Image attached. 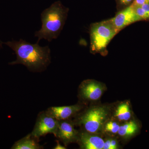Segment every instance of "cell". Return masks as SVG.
<instances>
[{
  "label": "cell",
  "instance_id": "17",
  "mask_svg": "<svg viewBox=\"0 0 149 149\" xmlns=\"http://www.w3.org/2000/svg\"><path fill=\"white\" fill-rule=\"evenodd\" d=\"M146 3H149V0H134L131 5L133 6H141Z\"/></svg>",
  "mask_w": 149,
  "mask_h": 149
},
{
  "label": "cell",
  "instance_id": "9",
  "mask_svg": "<svg viewBox=\"0 0 149 149\" xmlns=\"http://www.w3.org/2000/svg\"><path fill=\"white\" fill-rule=\"evenodd\" d=\"M82 108L78 104L69 106L52 107L48 108L45 112L48 115L57 120H67L80 111Z\"/></svg>",
  "mask_w": 149,
  "mask_h": 149
},
{
  "label": "cell",
  "instance_id": "16",
  "mask_svg": "<svg viewBox=\"0 0 149 149\" xmlns=\"http://www.w3.org/2000/svg\"><path fill=\"white\" fill-rule=\"evenodd\" d=\"M118 10L120 11L129 6L134 0H116Z\"/></svg>",
  "mask_w": 149,
  "mask_h": 149
},
{
  "label": "cell",
  "instance_id": "1",
  "mask_svg": "<svg viewBox=\"0 0 149 149\" xmlns=\"http://www.w3.org/2000/svg\"><path fill=\"white\" fill-rule=\"evenodd\" d=\"M11 48L17 56L16 61L12 64H22L30 71H41L47 68L51 62L50 49L48 46L41 47L20 40L2 42Z\"/></svg>",
  "mask_w": 149,
  "mask_h": 149
},
{
  "label": "cell",
  "instance_id": "6",
  "mask_svg": "<svg viewBox=\"0 0 149 149\" xmlns=\"http://www.w3.org/2000/svg\"><path fill=\"white\" fill-rule=\"evenodd\" d=\"M111 20L118 32L134 22L141 21L131 5L118 11L115 16L111 18Z\"/></svg>",
  "mask_w": 149,
  "mask_h": 149
},
{
  "label": "cell",
  "instance_id": "8",
  "mask_svg": "<svg viewBox=\"0 0 149 149\" xmlns=\"http://www.w3.org/2000/svg\"><path fill=\"white\" fill-rule=\"evenodd\" d=\"M79 134L72 123L67 120H59L58 128L56 137L65 146L78 141Z\"/></svg>",
  "mask_w": 149,
  "mask_h": 149
},
{
  "label": "cell",
  "instance_id": "13",
  "mask_svg": "<svg viewBox=\"0 0 149 149\" xmlns=\"http://www.w3.org/2000/svg\"><path fill=\"white\" fill-rule=\"evenodd\" d=\"M130 105L128 102L123 103L118 107L116 111V117L119 121H128L131 117Z\"/></svg>",
  "mask_w": 149,
  "mask_h": 149
},
{
  "label": "cell",
  "instance_id": "14",
  "mask_svg": "<svg viewBox=\"0 0 149 149\" xmlns=\"http://www.w3.org/2000/svg\"><path fill=\"white\" fill-rule=\"evenodd\" d=\"M120 125L117 122L110 121L105 123L102 128L105 132L110 134H116L118 133Z\"/></svg>",
  "mask_w": 149,
  "mask_h": 149
},
{
  "label": "cell",
  "instance_id": "2",
  "mask_svg": "<svg viewBox=\"0 0 149 149\" xmlns=\"http://www.w3.org/2000/svg\"><path fill=\"white\" fill-rule=\"evenodd\" d=\"M69 9L60 1L55 2L41 14L42 26L35 33L38 42L42 39L51 42L58 37L66 21Z\"/></svg>",
  "mask_w": 149,
  "mask_h": 149
},
{
  "label": "cell",
  "instance_id": "15",
  "mask_svg": "<svg viewBox=\"0 0 149 149\" xmlns=\"http://www.w3.org/2000/svg\"><path fill=\"white\" fill-rule=\"evenodd\" d=\"M118 144L116 140L109 139L104 141L103 149H117L118 148Z\"/></svg>",
  "mask_w": 149,
  "mask_h": 149
},
{
  "label": "cell",
  "instance_id": "12",
  "mask_svg": "<svg viewBox=\"0 0 149 149\" xmlns=\"http://www.w3.org/2000/svg\"><path fill=\"white\" fill-rule=\"evenodd\" d=\"M139 129L138 124L134 120H130L122 125H120L118 134L123 138H129L133 136Z\"/></svg>",
  "mask_w": 149,
  "mask_h": 149
},
{
  "label": "cell",
  "instance_id": "3",
  "mask_svg": "<svg viewBox=\"0 0 149 149\" xmlns=\"http://www.w3.org/2000/svg\"><path fill=\"white\" fill-rule=\"evenodd\" d=\"M118 33L111 19L91 24L90 27L91 53L107 55V46Z\"/></svg>",
  "mask_w": 149,
  "mask_h": 149
},
{
  "label": "cell",
  "instance_id": "10",
  "mask_svg": "<svg viewBox=\"0 0 149 149\" xmlns=\"http://www.w3.org/2000/svg\"><path fill=\"white\" fill-rule=\"evenodd\" d=\"M77 141L81 148L85 149H103L104 143L100 136L87 132L79 134Z\"/></svg>",
  "mask_w": 149,
  "mask_h": 149
},
{
  "label": "cell",
  "instance_id": "5",
  "mask_svg": "<svg viewBox=\"0 0 149 149\" xmlns=\"http://www.w3.org/2000/svg\"><path fill=\"white\" fill-rule=\"evenodd\" d=\"M58 121L54 118L48 115L45 112H42L37 117L36 124L31 134L38 139L49 133L53 134L56 137L58 128Z\"/></svg>",
  "mask_w": 149,
  "mask_h": 149
},
{
  "label": "cell",
  "instance_id": "7",
  "mask_svg": "<svg viewBox=\"0 0 149 149\" xmlns=\"http://www.w3.org/2000/svg\"><path fill=\"white\" fill-rule=\"evenodd\" d=\"M80 95L83 98L96 101L101 97L104 91V87L100 82L93 80H85L80 86Z\"/></svg>",
  "mask_w": 149,
  "mask_h": 149
},
{
  "label": "cell",
  "instance_id": "11",
  "mask_svg": "<svg viewBox=\"0 0 149 149\" xmlns=\"http://www.w3.org/2000/svg\"><path fill=\"white\" fill-rule=\"evenodd\" d=\"M39 139L32 136L31 133L17 142L13 149H40L42 148L39 143Z\"/></svg>",
  "mask_w": 149,
  "mask_h": 149
},
{
  "label": "cell",
  "instance_id": "18",
  "mask_svg": "<svg viewBox=\"0 0 149 149\" xmlns=\"http://www.w3.org/2000/svg\"><path fill=\"white\" fill-rule=\"evenodd\" d=\"M54 149H65L66 148L65 147L62 146L60 144L59 142L58 141H57V145L54 148Z\"/></svg>",
  "mask_w": 149,
  "mask_h": 149
},
{
  "label": "cell",
  "instance_id": "4",
  "mask_svg": "<svg viewBox=\"0 0 149 149\" xmlns=\"http://www.w3.org/2000/svg\"><path fill=\"white\" fill-rule=\"evenodd\" d=\"M108 110L106 107H97L90 109L78 118L79 124L86 132L91 133L98 132L106 121Z\"/></svg>",
  "mask_w": 149,
  "mask_h": 149
}]
</instances>
